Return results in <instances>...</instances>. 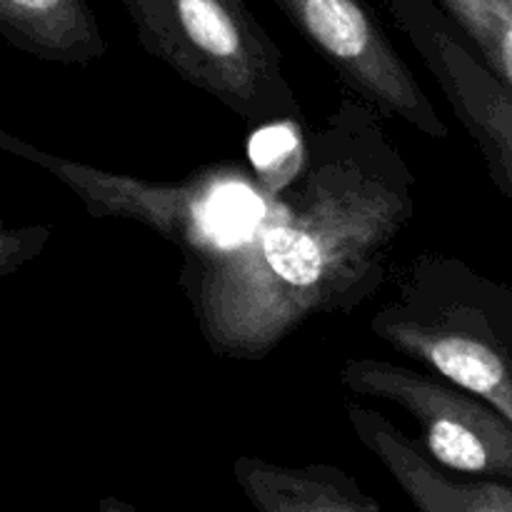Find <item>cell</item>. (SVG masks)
I'll return each mask as SVG.
<instances>
[{
	"instance_id": "obj_1",
	"label": "cell",
	"mask_w": 512,
	"mask_h": 512,
	"mask_svg": "<svg viewBox=\"0 0 512 512\" xmlns=\"http://www.w3.org/2000/svg\"><path fill=\"white\" fill-rule=\"evenodd\" d=\"M253 230L183 253L180 288L210 353L255 363L320 315H348L388 278L415 215V173L358 98L303 140L290 180L263 188Z\"/></svg>"
},
{
	"instance_id": "obj_2",
	"label": "cell",
	"mask_w": 512,
	"mask_h": 512,
	"mask_svg": "<svg viewBox=\"0 0 512 512\" xmlns=\"http://www.w3.org/2000/svg\"><path fill=\"white\" fill-rule=\"evenodd\" d=\"M375 338L512 423V290L445 253L415 255L370 318Z\"/></svg>"
},
{
	"instance_id": "obj_3",
	"label": "cell",
	"mask_w": 512,
	"mask_h": 512,
	"mask_svg": "<svg viewBox=\"0 0 512 512\" xmlns=\"http://www.w3.org/2000/svg\"><path fill=\"white\" fill-rule=\"evenodd\" d=\"M140 48L250 128L300 123L283 55L245 0H118Z\"/></svg>"
},
{
	"instance_id": "obj_4",
	"label": "cell",
	"mask_w": 512,
	"mask_h": 512,
	"mask_svg": "<svg viewBox=\"0 0 512 512\" xmlns=\"http://www.w3.org/2000/svg\"><path fill=\"white\" fill-rule=\"evenodd\" d=\"M338 378L348 393L405 410L430 458L448 470L512 483V423L480 395L428 368L378 358H348Z\"/></svg>"
},
{
	"instance_id": "obj_5",
	"label": "cell",
	"mask_w": 512,
	"mask_h": 512,
	"mask_svg": "<svg viewBox=\"0 0 512 512\" xmlns=\"http://www.w3.org/2000/svg\"><path fill=\"white\" fill-rule=\"evenodd\" d=\"M353 98L433 140L448 125L365 0H273Z\"/></svg>"
},
{
	"instance_id": "obj_6",
	"label": "cell",
	"mask_w": 512,
	"mask_h": 512,
	"mask_svg": "<svg viewBox=\"0 0 512 512\" xmlns=\"http://www.w3.org/2000/svg\"><path fill=\"white\" fill-rule=\"evenodd\" d=\"M23 160L55 175L83 200L93 218L135 220L173 243L180 253L220 238L218 220H223L220 210L228 203V193L248 180V170L240 165H208L180 183H160L60 158L35 145H28Z\"/></svg>"
},
{
	"instance_id": "obj_7",
	"label": "cell",
	"mask_w": 512,
	"mask_h": 512,
	"mask_svg": "<svg viewBox=\"0 0 512 512\" xmlns=\"http://www.w3.org/2000/svg\"><path fill=\"white\" fill-rule=\"evenodd\" d=\"M385 5L480 148L490 178L512 200V95L435 0H385Z\"/></svg>"
},
{
	"instance_id": "obj_8",
	"label": "cell",
	"mask_w": 512,
	"mask_h": 512,
	"mask_svg": "<svg viewBox=\"0 0 512 512\" xmlns=\"http://www.w3.org/2000/svg\"><path fill=\"white\" fill-rule=\"evenodd\" d=\"M345 418L355 438L383 463L410 503L423 512H512L508 480H458L445 465L428 458L383 413L345 403Z\"/></svg>"
},
{
	"instance_id": "obj_9",
	"label": "cell",
	"mask_w": 512,
	"mask_h": 512,
	"mask_svg": "<svg viewBox=\"0 0 512 512\" xmlns=\"http://www.w3.org/2000/svg\"><path fill=\"white\" fill-rule=\"evenodd\" d=\"M233 475L248 503L260 512H380L383 505L358 480L335 465L265 463L240 455Z\"/></svg>"
},
{
	"instance_id": "obj_10",
	"label": "cell",
	"mask_w": 512,
	"mask_h": 512,
	"mask_svg": "<svg viewBox=\"0 0 512 512\" xmlns=\"http://www.w3.org/2000/svg\"><path fill=\"white\" fill-rule=\"evenodd\" d=\"M0 38L60 65H90L108 50L88 0H0Z\"/></svg>"
},
{
	"instance_id": "obj_11",
	"label": "cell",
	"mask_w": 512,
	"mask_h": 512,
	"mask_svg": "<svg viewBox=\"0 0 512 512\" xmlns=\"http://www.w3.org/2000/svg\"><path fill=\"white\" fill-rule=\"evenodd\" d=\"M512 95V0H435Z\"/></svg>"
},
{
	"instance_id": "obj_12",
	"label": "cell",
	"mask_w": 512,
	"mask_h": 512,
	"mask_svg": "<svg viewBox=\"0 0 512 512\" xmlns=\"http://www.w3.org/2000/svg\"><path fill=\"white\" fill-rule=\"evenodd\" d=\"M50 238H53V225L10 228L3 218V208H0V280L38 258Z\"/></svg>"
},
{
	"instance_id": "obj_13",
	"label": "cell",
	"mask_w": 512,
	"mask_h": 512,
	"mask_svg": "<svg viewBox=\"0 0 512 512\" xmlns=\"http://www.w3.org/2000/svg\"><path fill=\"white\" fill-rule=\"evenodd\" d=\"M25 148H28V143H25V140L15 138L13 133H8V130L0 128V150H5V153L18 155V158H23Z\"/></svg>"
}]
</instances>
